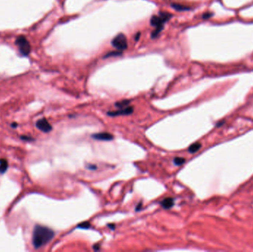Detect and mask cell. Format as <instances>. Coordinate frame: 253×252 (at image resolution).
I'll return each mask as SVG.
<instances>
[{
  "mask_svg": "<svg viewBox=\"0 0 253 252\" xmlns=\"http://www.w3.org/2000/svg\"><path fill=\"white\" fill-rule=\"evenodd\" d=\"M55 233L52 229L46 226L36 225L33 232V245L35 248H41L49 243L54 237Z\"/></svg>",
  "mask_w": 253,
  "mask_h": 252,
  "instance_id": "6da1fadb",
  "label": "cell"
},
{
  "mask_svg": "<svg viewBox=\"0 0 253 252\" xmlns=\"http://www.w3.org/2000/svg\"><path fill=\"white\" fill-rule=\"evenodd\" d=\"M172 17V14L166 12H159V16H153L150 19V25L156 27L151 34L153 38H156L164 28V25Z\"/></svg>",
  "mask_w": 253,
  "mask_h": 252,
  "instance_id": "7a4b0ae2",
  "label": "cell"
},
{
  "mask_svg": "<svg viewBox=\"0 0 253 252\" xmlns=\"http://www.w3.org/2000/svg\"><path fill=\"white\" fill-rule=\"evenodd\" d=\"M16 45L18 46L19 51L22 56H27L31 51V47L27 39L23 35H20L16 40Z\"/></svg>",
  "mask_w": 253,
  "mask_h": 252,
  "instance_id": "3957f363",
  "label": "cell"
},
{
  "mask_svg": "<svg viewBox=\"0 0 253 252\" xmlns=\"http://www.w3.org/2000/svg\"><path fill=\"white\" fill-rule=\"evenodd\" d=\"M113 46L115 48H116L119 51H125L127 48L128 45H127V40L126 36L123 33H119L116 36L114 37L113 38L112 41H111Z\"/></svg>",
  "mask_w": 253,
  "mask_h": 252,
  "instance_id": "277c9868",
  "label": "cell"
},
{
  "mask_svg": "<svg viewBox=\"0 0 253 252\" xmlns=\"http://www.w3.org/2000/svg\"><path fill=\"white\" fill-rule=\"evenodd\" d=\"M36 126L39 130L43 132H49L52 130V126L45 118H42L37 121Z\"/></svg>",
  "mask_w": 253,
  "mask_h": 252,
  "instance_id": "5b68a950",
  "label": "cell"
},
{
  "mask_svg": "<svg viewBox=\"0 0 253 252\" xmlns=\"http://www.w3.org/2000/svg\"><path fill=\"white\" fill-rule=\"evenodd\" d=\"M133 106H127V107L120 108L119 110L113 111V112H110L107 113L110 116H119V115H127L133 112Z\"/></svg>",
  "mask_w": 253,
  "mask_h": 252,
  "instance_id": "8992f818",
  "label": "cell"
},
{
  "mask_svg": "<svg viewBox=\"0 0 253 252\" xmlns=\"http://www.w3.org/2000/svg\"><path fill=\"white\" fill-rule=\"evenodd\" d=\"M92 138L98 140H104V141H109L113 139V135L109 132H99L95 133L92 135Z\"/></svg>",
  "mask_w": 253,
  "mask_h": 252,
  "instance_id": "52a82bcc",
  "label": "cell"
},
{
  "mask_svg": "<svg viewBox=\"0 0 253 252\" xmlns=\"http://www.w3.org/2000/svg\"><path fill=\"white\" fill-rule=\"evenodd\" d=\"M174 199L172 198H165L163 201L161 203L162 207L165 209H168L172 208L174 206Z\"/></svg>",
  "mask_w": 253,
  "mask_h": 252,
  "instance_id": "ba28073f",
  "label": "cell"
},
{
  "mask_svg": "<svg viewBox=\"0 0 253 252\" xmlns=\"http://www.w3.org/2000/svg\"><path fill=\"white\" fill-rule=\"evenodd\" d=\"M171 6L172 8L176 10L177 11H190V8L187 7V6L177 4V3H172V4L171 5Z\"/></svg>",
  "mask_w": 253,
  "mask_h": 252,
  "instance_id": "9c48e42d",
  "label": "cell"
},
{
  "mask_svg": "<svg viewBox=\"0 0 253 252\" xmlns=\"http://www.w3.org/2000/svg\"><path fill=\"white\" fill-rule=\"evenodd\" d=\"M8 168V161L5 159H0V174H4L5 172H6Z\"/></svg>",
  "mask_w": 253,
  "mask_h": 252,
  "instance_id": "30bf717a",
  "label": "cell"
},
{
  "mask_svg": "<svg viewBox=\"0 0 253 252\" xmlns=\"http://www.w3.org/2000/svg\"><path fill=\"white\" fill-rule=\"evenodd\" d=\"M201 147V143H199V142H196V143H194L190 145V147L188 148V151H189L190 153H195L199 151Z\"/></svg>",
  "mask_w": 253,
  "mask_h": 252,
  "instance_id": "8fae6325",
  "label": "cell"
},
{
  "mask_svg": "<svg viewBox=\"0 0 253 252\" xmlns=\"http://www.w3.org/2000/svg\"><path fill=\"white\" fill-rule=\"evenodd\" d=\"M130 101H129V100H123V101H119V102L116 103V106H117V107L119 108H124L125 106H126L127 104H130Z\"/></svg>",
  "mask_w": 253,
  "mask_h": 252,
  "instance_id": "7c38bea8",
  "label": "cell"
},
{
  "mask_svg": "<svg viewBox=\"0 0 253 252\" xmlns=\"http://www.w3.org/2000/svg\"><path fill=\"white\" fill-rule=\"evenodd\" d=\"M185 159L183 158H180V157H176L174 159V164L176 166H181L182 164H184Z\"/></svg>",
  "mask_w": 253,
  "mask_h": 252,
  "instance_id": "4fadbf2b",
  "label": "cell"
},
{
  "mask_svg": "<svg viewBox=\"0 0 253 252\" xmlns=\"http://www.w3.org/2000/svg\"><path fill=\"white\" fill-rule=\"evenodd\" d=\"M122 51H113V52H110V53H108L107 55H106L105 56H104V58H107V57H111V56H120V55H122Z\"/></svg>",
  "mask_w": 253,
  "mask_h": 252,
  "instance_id": "5bb4252c",
  "label": "cell"
},
{
  "mask_svg": "<svg viewBox=\"0 0 253 252\" xmlns=\"http://www.w3.org/2000/svg\"><path fill=\"white\" fill-rule=\"evenodd\" d=\"M90 223L88 222H84L82 223V224H80V225L78 226L79 228H81V229H88V228H90Z\"/></svg>",
  "mask_w": 253,
  "mask_h": 252,
  "instance_id": "9a60e30c",
  "label": "cell"
},
{
  "mask_svg": "<svg viewBox=\"0 0 253 252\" xmlns=\"http://www.w3.org/2000/svg\"><path fill=\"white\" fill-rule=\"evenodd\" d=\"M213 16V14H211V13H205L202 15V19H209V18L212 17Z\"/></svg>",
  "mask_w": 253,
  "mask_h": 252,
  "instance_id": "2e32d148",
  "label": "cell"
},
{
  "mask_svg": "<svg viewBox=\"0 0 253 252\" xmlns=\"http://www.w3.org/2000/svg\"><path fill=\"white\" fill-rule=\"evenodd\" d=\"M21 138L24 140H28V141H30V140H33V139H32L31 138H30V137H26V136H22L21 137Z\"/></svg>",
  "mask_w": 253,
  "mask_h": 252,
  "instance_id": "e0dca14e",
  "label": "cell"
},
{
  "mask_svg": "<svg viewBox=\"0 0 253 252\" xmlns=\"http://www.w3.org/2000/svg\"><path fill=\"white\" fill-rule=\"evenodd\" d=\"M140 35H141V33H136V37H135V40H136V41H138V40L139 39Z\"/></svg>",
  "mask_w": 253,
  "mask_h": 252,
  "instance_id": "ac0fdd59",
  "label": "cell"
},
{
  "mask_svg": "<svg viewBox=\"0 0 253 252\" xmlns=\"http://www.w3.org/2000/svg\"><path fill=\"white\" fill-rule=\"evenodd\" d=\"M17 126H18V125H17V124H16V123H14V124H11V127H12L13 128H16Z\"/></svg>",
  "mask_w": 253,
  "mask_h": 252,
  "instance_id": "d6986e66",
  "label": "cell"
},
{
  "mask_svg": "<svg viewBox=\"0 0 253 252\" xmlns=\"http://www.w3.org/2000/svg\"><path fill=\"white\" fill-rule=\"evenodd\" d=\"M88 168H89L90 169H93V168H94V169H96V167L95 166H88Z\"/></svg>",
  "mask_w": 253,
  "mask_h": 252,
  "instance_id": "ffe728a7",
  "label": "cell"
}]
</instances>
